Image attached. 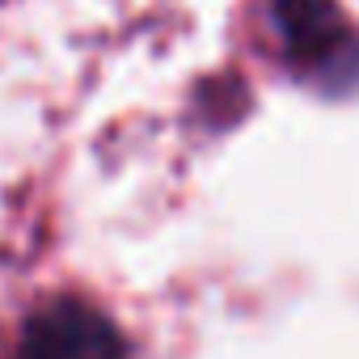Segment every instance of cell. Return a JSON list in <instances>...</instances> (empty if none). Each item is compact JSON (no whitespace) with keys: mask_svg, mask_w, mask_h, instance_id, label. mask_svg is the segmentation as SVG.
I'll return each mask as SVG.
<instances>
[{"mask_svg":"<svg viewBox=\"0 0 359 359\" xmlns=\"http://www.w3.org/2000/svg\"><path fill=\"white\" fill-rule=\"evenodd\" d=\"M275 18H279V30L296 60L330 64L338 55V47L351 43V30L342 26L330 0H275Z\"/></svg>","mask_w":359,"mask_h":359,"instance_id":"7a4b0ae2","label":"cell"},{"mask_svg":"<svg viewBox=\"0 0 359 359\" xmlns=\"http://www.w3.org/2000/svg\"><path fill=\"white\" fill-rule=\"evenodd\" d=\"M22 359H127L123 334L81 300H51L22 330Z\"/></svg>","mask_w":359,"mask_h":359,"instance_id":"6da1fadb","label":"cell"}]
</instances>
